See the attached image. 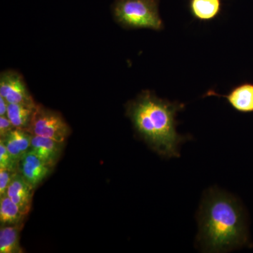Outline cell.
<instances>
[{"label": "cell", "instance_id": "cell-17", "mask_svg": "<svg viewBox=\"0 0 253 253\" xmlns=\"http://www.w3.org/2000/svg\"><path fill=\"white\" fill-rule=\"evenodd\" d=\"M14 128L7 116H0V137H3Z\"/></svg>", "mask_w": 253, "mask_h": 253}, {"label": "cell", "instance_id": "cell-13", "mask_svg": "<svg viewBox=\"0 0 253 253\" xmlns=\"http://www.w3.org/2000/svg\"><path fill=\"white\" fill-rule=\"evenodd\" d=\"M23 224L1 226L0 229V253H21L19 233Z\"/></svg>", "mask_w": 253, "mask_h": 253}, {"label": "cell", "instance_id": "cell-1", "mask_svg": "<svg viewBox=\"0 0 253 253\" xmlns=\"http://www.w3.org/2000/svg\"><path fill=\"white\" fill-rule=\"evenodd\" d=\"M198 221V241L205 252H229L247 244L244 208L232 195L208 190L200 206Z\"/></svg>", "mask_w": 253, "mask_h": 253}, {"label": "cell", "instance_id": "cell-6", "mask_svg": "<svg viewBox=\"0 0 253 253\" xmlns=\"http://www.w3.org/2000/svg\"><path fill=\"white\" fill-rule=\"evenodd\" d=\"M53 169L54 168L44 163L31 150L18 161V172L35 189L49 175Z\"/></svg>", "mask_w": 253, "mask_h": 253}, {"label": "cell", "instance_id": "cell-2", "mask_svg": "<svg viewBox=\"0 0 253 253\" xmlns=\"http://www.w3.org/2000/svg\"><path fill=\"white\" fill-rule=\"evenodd\" d=\"M184 108V104L146 90L127 103L126 114L138 135L153 151L163 157L178 158L179 146L189 139L176 131V115Z\"/></svg>", "mask_w": 253, "mask_h": 253}, {"label": "cell", "instance_id": "cell-11", "mask_svg": "<svg viewBox=\"0 0 253 253\" xmlns=\"http://www.w3.org/2000/svg\"><path fill=\"white\" fill-rule=\"evenodd\" d=\"M222 8L221 0H190L189 9L196 19L210 21L219 16Z\"/></svg>", "mask_w": 253, "mask_h": 253}, {"label": "cell", "instance_id": "cell-14", "mask_svg": "<svg viewBox=\"0 0 253 253\" xmlns=\"http://www.w3.org/2000/svg\"><path fill=\"white\" fill-rule=\"evenodd\" d=\"M26 214L8 197L7 195L0 196V224L1 226L23 224Z\"/></svg>", "mask_w": 253, "mask_h": 253}, {"label": "cell", "instance_id": "cell-3", "mask_svg": "<svg viewBox=\"0 0 253 253\" xmlns=\"http://www.w3.org/2000/svg\"><path fill=\"white\" fill-rule=\"evenodd\" d=\"M111 11L115 21L126 29L161 31L159 0H114Z\"/></svg>", "mask_w": 253, "mask_h": 253}, {"label": "cell", "instance_id": "cell-10", "mask_svg": "<svg viewBox=\"0 0 253 253\" xmlns=\"http://www.w3.org/2000/svg\"><path fill=\"white\" fill-rule=\"evenodd\" d=\"M0 139L17 165L20 159L31 150L32 134L24 129L14 128Z\"/></svg>", "mask_w": 253, "mask_h": 253}, {"label": "cell", "instance_id": "cell-4", "mask_svg": "<svg viewBox=\"0 0 253 253\" xmlns=\"http://www.w3.org/2000/svg\"><path fill=\"white\" fill-rule=\"evenodd\" d=\"M27 131L32 135L49 138L59 142H65L71 133V127L59 112L41 104L37 105Z\"/></svg>", "mask_w": 253, "mask_h": 253}, {"label": "cell", "instance_id": "cell-7", "mask_svg": "<svg viewBox=\"0 0 253 253\" xmlns=\"http://www.w3.org/2000/svg\"><path fill=\"white\" fill-rule=\"evenodd\" d=\"M205 96L224 98L238 112H253V83H245L239 84L231 89L227 95H221L214 91L209 90Z\"/></svg>", "mask_w": 253, "mask_h": 253}, {"label": "cell", "instance_id": "cell-9", "mask_svg": "<svg viewBox=\"0 0 253 253\" xmlns=\"http://www.w3.org/2000/svg\"><path fill=\"white\" fill-rule=\"evenodd\" d=\"M65 142H59L42 136L32 135L31 151L46 164L54 168L62 154Z\"/></svg>", "mask_w": 253, "mask_h": 253}, {"label": "cell", "instance_id": "cell-16", "mask_svg": "<svg viewBox=\"0 0 253 253\" xmlns=\"http://www.w3.org/2000/svg\"><path fill=\"white\" fill-rule=\"evenodd\" d=\"M17 171L9 169H0V196L6 194L8 186Z\"/></svg>", "mask_w": 253, "mask_h": 253}, {"label": "cell", "instance_id": "cell-15", "mask_svg": "<svg viewBox=\"0 0 253 253\" xmlns=\"http://www.w3.org/2000/svg\"><path fill=\"white\" fill-rule=\"evenodd\" d=\"M0 169L18 171V165L14 162L4 142L0 139Z\"/></svg>", "mask_w": 253, "mask_h": 253}, {"label": "cell", "instance_id": "cell-18", "mask_svg": "<svg viewBox=\"0 0 253 253\" xmlns=\"http://www.w3.org/2000/svg\"><path fill=\"white\" fill-rule=\"evenodd\" d=\"M8 104L7 101L2 96H0V116H6Z\"/></svg>", "mask_w": 253, "mask_h": 253}, {"label": "cell", "instance_id": "cell-8", "mask_svg": "<svg viewBox=\"0 0 253 253\" xmlns=\"http://www.w3.org/2000/svg\"><path fill=\"white\" fill-rule=\"evenodd\" d=\"M34 190L18 172L15 174L6 191V195L27 215L31 211Z\"/></svg>", "mask_w": 253, "mask_h": 253}, {"label": "cell", "instance_id": "cell-12", "mask_svg": "<svg viewBox=\"0 0 253 253\" xmlns=\"http://www.w3.org/2000/svg\"><path fill=\"white\" fill-rule=\"evenodd\" d=\"M36 106L21 104H9L6 116L15 128L27 131Z\"/></svg>", "mask_w": 253, "mask_h": 253}, {"label": "cell", "instance_id": "cell-5", "mask_svg": "<svg viewBox=\"0 0 253 253\" xmlns=\"http://www.w3.org/2000/svg\"><path fill=\"white\" fill-rule=\"evenodd\" d=\"M0 96L8 104L37 106L23 76L17 71H5L0 76Z\"/></svg>", "mask_w": 253, "mask_h": 253}]
</instances>
